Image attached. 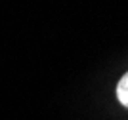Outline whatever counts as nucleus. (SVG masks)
<instances>
[{
	"label": "nucleus",
	"instance_id": "1",
	"mask_svg": "<svg viewBox=\"0 0 128 120\" xmlns=\"http://www.w3.org/2000/svg\"><path fill=\"white\" fill-rule=\"evenodd\" d=\"M117 97L124 107H128V73L120 78V82L117 86Z\"/></svg>",
	"mask_w": 128,
	"mask_h": 120
}]
</instances>
